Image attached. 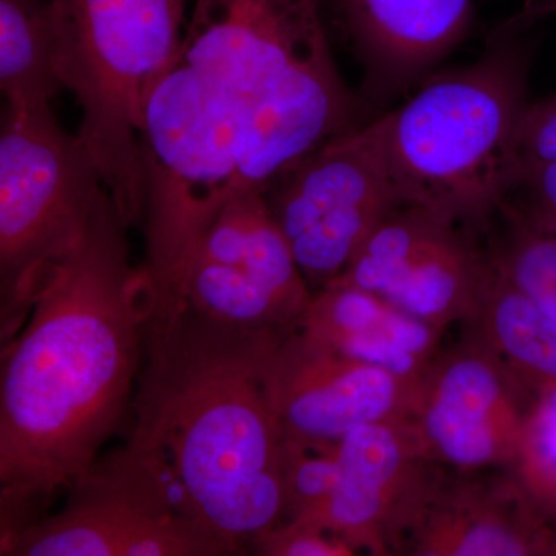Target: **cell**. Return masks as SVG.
I'll use <instances>...</instances> for the list:
<instances>
[{"label": "cell", "instance_id": "1", "mask_svg": "<svg viewBox=\"0 0 556 556\" xmlns=\"http://www.w3.org/2000/svg\"><path fill=\"white\" fill-rule=\"evenodd\" d=\"M127 229L105 190L83 241L3 345L0 538L42 518L131 413L153 298Z\"/></svg>", "mask_w": 556, "mask_h": 556}, {"label": "cell", "instance_id": "2", "mask_svg": "<svg viewBox=\"0 0 556 556\" xmlns=\"http://www.w3.org/2000/svg\"><path fill=\"white\" fill-rule=\"evenodd\" d=\"M288 329L226 324L185 300L146 321L127 447L155 464L182 515L241 555L285 518L283 439L265 376Z\"/></svg>", "mask_w": 556, "mask_h": 556}, {"label": "cell", "instance_id": "3", "mask_svg": "<svg viewBox=\"0 0 556 556\" xmlns=\"http://www.w3.org/2000/svg\"><path fill=\"white\" fill-rule=\"evenodd\" d=\"M181 60L236 108L241 189L270 188L361 126L321 0H193Z\"/></svg>", "mask_w": 556, "mask_h": 556}, {"label": "cell", "instance_id": "4", "mask_svg": "<svg viewBox=\"0 0 556 556\" xmlns=\"http://www.w3.org/2000/svg\"><path fill=\"white\" fill-rule=\"evenodd\" d=\"M530 60L521 33H495L477 62L424 79L404 104L380 116L402 204L479 230L489 225L518 182Z\"/></svg>", "mask_w": 556, "mask_h": 556}, {"label": "cell", "instance_id": "5", "mask_svg": "<svg viewBox=\"0 0 556 556\" xmlns=\"http://www.w3.org/2000/svg\"><path fill=\"white\" fill-rule=\"evenodd\" d=\"M189 0H47L54 67L80 109L76 137L127 228L144 219L139 121L181 60Z\"/></svg>", "mask_w": 556, "mask_h": 556}, {"label": "cell", "instance_id": "6", "mask_svg": "<svg viewBox=\"0 0 556 556\" xmlns=\"http://www.w3.org/2000/svg\"><path fill=\"white\" fill-rule=\"evenodd\" d=\"M146 258L153 305L179 300L201 241L239 192L236 108L179 60L139 121Z\"/></svg>", "mask_w": 556, "mask_h": 556}, {"label": "cell", "instance_id": "7", "mask_svg": "<svg viewBox=\"0 0 556 556\" xmlns=\"http://www.w3.org/2000/svg\"><path fill=\"white\" fill-rule=\"evenodd\" d=\"M100 170L50 108L5 110L0 134V331L16 338L51 269L89 229Z\"/></svg>", "mask_w": 556, "mask_h": 556}, {"label": "cell", "instance_id": "8", "mask_svg": "<svg viewBox=\"0 0 556 556\" xmlns=\"http://www.w3.org/2000/svg\"><path fill=\"white\" fill-rule=\"evenodd\" d=\"M2 556H230L232 544L186 517L159 468L130 447L97 463L43 515L0 540Z\"/></svg>", "mask_w": 556, "mask_h": 556}, {"label": "cell", "instance_id": "9", "mask_svg": "<svg viewBox=\"0 0 556 556\" xmlns=\"http://www.w3.org/2000/svg\"><path fill=\"white\" fill-rule=\"evenodd\" d=\"M265 195L311 289L327 287L402 204L379 118L329 139Z\"/></svg>", "mask_w": 556, "mask_h": 556}, {"label": "cell", "instance_id": "10", "mask_svg": "<svg viewBox=\"0 0 556 556\" xmlns=\"http://www.w3.org/2000/svg\"><path fill=\"white\" fill-rule=\"evenodd\" d=\"M479 229L401 204L372 230L336 280L372 292L444 331L468 321L493 270Z\"/></svg>", "mask_w": 556, "mask_h": 556}, {"label": "cell", "instance_id": "11", "mask_svg": "<svg viewBox=\"0 0 556 556\" xmlns=\"http://www.w3.org/2000/svg\"><path fill=\"white\" fill-rule=\"evenodd\" d=\"M533 394L470 332L439 353L420 379L412 424L424 455L463 473L507 468Z\"/></svg>", "mask_w": 556, "mask_h": 556}, {"label": "cell", "instance_id": "12", "mask_svg": "<svg viewBox=\"0 0 556 556\" xmlns=\"http://www.w3.org/2000/svg\"><path fill=\"white\" fill-rule=\"evenodd\" d=\"M266 391L283 445L331 447L354 428L412 420L419 382L343 356L294 327L270 353Z\"/></svg>", "mask_w": 556, "mask_h": 556}, {"label": "cell", "instance_id": "13", "mask_svg": "<svg viewBox=\"0 0 556 556\" xmlns=\"http://www.w3.org/2000/svg\"><path fill=\"white\" fill-rule=\"evenodd\" d=\"M338 489L318 527L345 541L357 554L401 552L438 477L412 420L354 428L338 442Z\"/></svg>", "mask_w": 556, "mask_h": 556}, {"label": "cell", "instance_id": "14", "mask_svg": "<svg viewBox=\"0 0 556 556\" xmlns=\"http://www.w3.org/2000/svg\"><path fill=\"white\" fill-rule=\"evenodd\" d=\"M365 70V93L386 100L422 83L467 38L475 0H321Z\"/></svg>", "mask_w": 556, "mask_h": 556}, {"label": "cell", "instance_id": "15", "mask_svg": "<svg viewBox=\"0 0 556 556\" xmlns=\"http://www.w3.org/2000/svg\"><path fill=\"white\" fill-rule=\"evenodd\" d=\"M402 554L556 555V525L536 514L514 479L448 481L438 475L409 527Z\"/></svg>", "mask_w": 556, "mask_h": 556}, {"label": "cell", "instance_id": "16", "mask_svg": "<svg viewBox=\"0 0 556 556\" xmlns=\"http://www.w3.org/2000/svg\"><path fill=\"white\" fill-rule=\"evenodd\" d=\"M298 328L343 356L415 382L438 356L442 336L379 295L340 281L314 291Z\"/></svg>", "mask_w": 556, "mask_h": 556}, {"label": "cell", "instance_id": "17", "mask_svg": "<svg viewBox=\"0 0 556 556\" xmlns=\"http://www.w3.org/2000/svg\"><path fill=\"white\" fill-rule=\"evenodd\" d=\"M197 257L243 270L302 316L313 300L314 291L260 190H240L230 199L201 241Z\"/></svg>", "mask_w": 556, "mask_h": 556}, {"label": "cell", "instance_id": "18", "mask_svg": "<svg viewBox=\"0 0 556 556\" xmlns=\"http://www.w3.org/2000/svg\"><path fill=\"white\" fill-rule=\"evenodd\" d=\"M468 324L471 334L530 391L555 386L556 318L501 276L495 265Z\"/></svg>", "mask_w": 556, "mask_h": 556}, {"label": "cell", "instance_id": "19", "mask_svg": "<svg viewBox=\"0 0 556 556\" xmlns=\"http://www.w3.org/2000/svg\"><path fill=\"white\" fill-rule=\"evenodd\" d=\"M0 89L9 109H46L62 89L47 0H0Z\"/></svg>", "mask_w": 556, "mask_h": 556}, {"label": "cell", "instance_id": "20", "mask_svg": "<svg viewBox=\"0 0 556 556\" xmlns=\"http://www.w3.org/2000/svg\"><path fill=\"white\" fill-rule=\"evenodd\" d=\"M179 300L208 317L244 328H294L302 317L243 270L199 257L190 263Z\"/></svg>", "mask_w": 556, "mask_h": 556}, {"label": "cell", "instance_id": "21", "mask_svg": "<svg viewBox=\"0 0 556 556\" xmlns=\"http://www.w3.org/2000/svg\"><path fill=\"white\" fill-rule=\"evenodd\" d=\"M508 477L547 522H556V383L540 388L527 409Z\"/></svg>", "mask_w": 556, "mask_h": 556}, {"label": "cell", "instance_id": "22", "mask_svg": "<svg viewBox=\"0 0 556 556\" xmlns=\"http://www.w3.org/2000/svg\"><path fill=\"white\" fill-rule=\"evenodd\" d=\"M507 232L489 247L497 273L556 318V241L504 215Z\"/></svg>", "mask_w": 556, "mask_h": 556}, {"label": "cell", "instance_id": "23", "mask_svg": "<svg viewBox=\"0 0 556 556\" xmlns=\"http://www.w3.org/2000/svg\"><path fill=\"white\" fill-rule=\"evenodd\" d=\"M339 479L338 444L331 447L283 445V521L318 527Z\"/></svg>", "mask_w": 556, "mask_h": 556}, {"label": "cell", "instance_id": "24", "mask_svg": "<svg viewBox=\"0 0 556 556\" xmlns=\"http://www.w3.org/2000/svg\"><path fill=\"white\" fill-rule=\"evenodd\" d=\"M501 212L556 241V163L522 167Z\"/></svg>", "mask_w": 556, "mask_h": 556}, {"label": "cell", "instance_id": "25", "mask_svg": "<svg viewBox=\"0 0 556 556\" xmlns=\"http://www.w3.org/2000/svg\"><path fill=\"white\" fill-rule=\"evenodd\" d=\"M262 556H353L357 552L345 541L320 527L300 521H281L251 544Z\"/></svg>", "mask_w": 556, "mask_h": 556}, {"label": "cell", "instance_id": "26", "mask_svg": "<svg viewBox=\"0 0 556 556\" xmlns=\"http://www.w3.org/2000/svg\"><path fill=\"white\" fill-rule=\"evenodd\" d=\"M518 161L519 172L532 164L556 163V91L527 108L518 134Z\"/></svg>", "mask_w": 556, "mask_h": 556}, {"label": "cell", "instance_id": "27", "mask_svg": "<svg viewBox=\"0 0 556 556\" xmlns=\"http://www.w3.org/2000/svg\"><path fill=\"white\" fill-rule=\"evenodd\" d=\"M551 16H556V0H526L525 7L510 20L504 22L503 27L497 28L495 33L497 35L522 33L536 22Z\"/></svg>", "mask_w": 556, "mask_h": 556}]
</instances>
